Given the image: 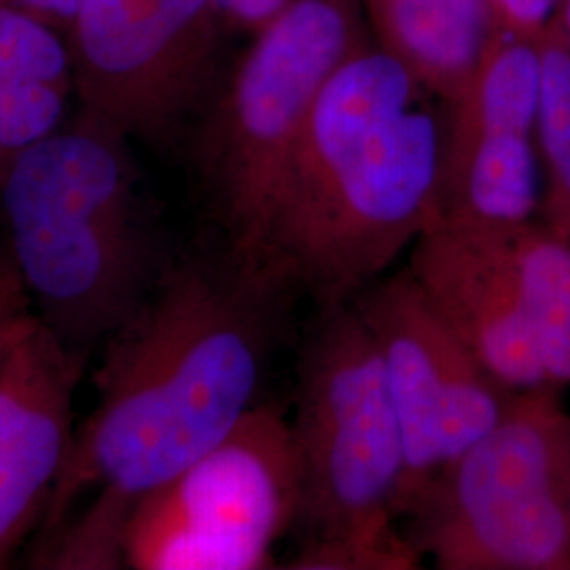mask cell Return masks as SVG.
I'll return each mask as SVG.
<instances>
[{
  "label": "cell",
  "instance_id": "cell-1",
  "mask_svg": "<svg viewBox=\"0 0 570 570\" xmlns=\"http://www.w3.org/2000/svg\"><path fill=\"white\" fill-rule=\"evenodd\" d=\"M284 292L228 254L165 266L106 341L98 404L42 520L49 569H117L125 520L256 406Z\"/></svg>",
  "mask_w": 570,
  "mask_h": 570
},
{
  "label": "cell",
  "instance_id": "cell-2",
  "mask_svg": "<svg viewBox=\"0 0 570 570\" xmlns=\"http://www.w3.org/2000/svg\"><path fill=\"white\" fill-rule=\"evenodd\" d=\"M129 142L79 112L0 165L7 254L30 308L85 357L140 311L167 266Z\"/></svg>",
  "mask_w": 570,
  "mask_h": 570
},
{
  "label": "cell",
  "instance_id": "cell-3",
  "mask_svg": "<svg viewBox=\"0 0 570 570\" xmlns=\"http://www.w3.org/2000/svg\"><path fill=\"white\" fill-rule=\"evenodd\" d=\"M289 429L308 529L289 567L416 569L423 556L397 529L404 438L381 351L351 303L320 311L298 357Z\"/></svg>",
  "mask_w": 570,
  "mask_h": 570
},
{
  "label": "cell",
  "instance_id": "cell-4",
  "mask_svg": "<svg viewBox=\"0 0 570 570\" xmlns=\"http://www.w3.org/2000/svg\"><path fill=\"white\" fill-rule=\"evenodd\" d=\"M372 41L360 0H292L252 35L207 106L199 164L226 254L256 271L266 218L306 115L327 79Z\"/></svg>",
  "mask_w": 570,
  "mask_h": 570
},
{
  "label": "cell",
  "instance_id": "cell-5",
  "mask_svg": "<svg viewBox=\"0 0 570 570\" xmlns=\"http://www.w3.org/2000/svg\"><path fill=\"white\" fill-rule=\"evenodd\" d=\"M406 537L442 570L570 569V410L515 391L494 428L421 494Z\"/></svg>",
  "mask_w": 570,
  "mask_h": 570
},
{
  "label": "cell",
  "instance_id": "cell-6",
  "mask_svg": "<svg viewBox=\"0 0 570 570\" xmlns=\"http://www.w3.org/2000/svg\"><path fill=\"white\" fill-rule=\"evenodd\" d=\"M444 125L414 104L320 199L266 237L258 273L320 311L348 305L440 218Z\"/></svg>",
  "mask_w": 570,
  "mask_h": 570
},
{
  "label": "cell",
  "instance_id": "cell-7",
  "mask_svg": "<svg viewBox=\"0 0 570 570\" xmlns=\"http://www.w3.org/2000/svg\"><path fill=\"white\" fill-rule=\"evenodd\" d=\"M303 471L289 421L252 407L225 438L129 511L122 567L263 570L301 522Z\"/></svg>",
  "mask_w": 570,
  "mask_h": 570
},
{
  "label": "cell",
  "instance_id": "cell-8",
  "mask_svg": "<svg viewBox=\"0 0 570 570\" xmlns=\"http://www.w3.org/2000/svg\"><path fill=\"white\" fill-rule=\"evenodd\" d=\"M226 30L218 0H85L66 32L81 112L167 142L216 98Z\"/></svg>",
  "mask_w": 570,
  "mask_h": 570
},
{
  "label": "cell",
  "instance_id": "cell-9",
  "mask_svg": "<svg viewBox=\"0 0 570 570\" xmlns=\"http://www.w3.org/2000/svg\"><path fill=\"white\" fill-rule=\"evenodd\" d=\"M351 305L379 345L404 438L402 520L429 484L494 428L515 391L456 336L407 266L367 285Z\"/></svg>",
  "mask_w": 570,
  "mask_h": 570
},
{
  "label": "cell",
  "instance_id": "cell-10",
  "mask_svg": "<svg viewBox=\"0 0 570 570\" xmlns=\"http://www.w3.org/2000/svg\"><path fill=\"white\" fill-rule=\"evenodd\" d=\"M541 41L494 28L444 122L440 223L508 226L541 212Z\"/></svg>",
  "mask_w": 570,
  "mask_h": 570
},
{
  "label": "cell",
  "instance_id": "cell-11",
  "mask_svg": "<svg viewBox=\"0 0 570 570\" xmlns=\"http://www.w3.org/2000/svg\"><path fill=\"white\" fill-rule=\"evenodd\" d=\"M85 360L35 315L0 364V567L42 524L60 482Z\"/></svg>",
  "mask_w": 570,
  "mask_h": 570
},
{
  "label": "cell",
  "instance_id": "cell-12",
  "mask_svg": "<svg viewBox=\"0 0 570 570\" xmlns=\"http://www.w3.org/2000/svg\"><path fill=\"white\" fill-rule=\"evenodd\" d=\"M407 271L497 381L550 387L522 289L475 226L435 223L412 245Z\"/></svg>",
  "mask_w": 570,
  "mask_h": 570
},
{
  "label": "cell",
  "instance_id": "cell-13",
  "mask_svg": "<svg viewBox=\"0 0 570 570\" xmlns=\"http://www.w3.org/2000/svg\"><path fill=\"white\" fill-rule=\"evenodd\" d=\"M423 94L406 68L376 42H366L348 56L306 115L273 197L263 245L275 228L292 223L315 204L334 178L389 122L419 104Z\"/></svg>",
  "mask_w": 570,
  "mask_h": 570
},
{
  "label": "cell",
  "instance_id": "cell-14",
  "mask_svg": "<svg viewBox=\"0 0 570 570\" xmlns=\"http://www.w3.org/2000/svg\"><path fill=\"white\" fill-rule=\"evenodd\" d=\"M372 41L429 96L450 106L465 91L497 28L487 0H360Z\"/></svg>",
  "mask_w": 570,
  "mask_h": 570
},
{
  "label": "cell",
  "instance_id": "cell-15",
  "mask_svg": "<svg viewBox=\"0 0 570 570\" xmlns=\"http://www.w3.org/2000/svg\"><path fill=\"white\" fill-rule=\"evenodd\" d=\"M72 94L66 37L0 0V165L60 129Z\"/></svg>",
  "mask_w": 570,
  "mask_h": 570
},
{
  "label": "cell",
  "instance_id": "cell-16",
  "mask_svg": "<svg viewBox=\"0 0 570 570\" xmlns=\"http://www.w3.org/2000/svg\"><path fill=\"white\" fill-rule=\"evenodd\" d=\"M475 228L494 247L522 289L550 387H570L569 242L541 218L520 225Z\"/></svg>",
  "mask_w": 570,
  "mask_h": 570
},
{
  "label": "cell",
  "instance_id": "cell-17",
  "mask_svg": "<svg viewBox=\"0 0 570 570\" xmlns=\"http://www.w3.org/2000/svg\"><path fill=\"white\" fill-rule=\"evenodd\" d=\"M541 102H539V218L570 244V41L556 20L541 39Z\"/></svg>",
  "mask_w": 570,
  "mask_h": 570
},
{
  "label": "cell",
  "instance_id": "cell-18",
  "mask_svg": "<svg viewBox=\"0 0 570 570\" xmlns=\"http://www.w3.org/2000/svg\"><path fill=\"white\" fill-rule=\"evenodd\" d=\"M497 28L539 42L558 20L560 0H487Z\"/></svg>",
  "mask_w": 570,
  "mask_h": 570
},
{
  "label": "cell",
  "instance_id": "cell-19",
  "mask_svg": "<svg viewBox=\"0 0 570 570\" xmlns=\"http://www.w3.org/2000/svg\"><path fill=\"white\" fill-rule=\"evenodd\" d=\"M228 30L256 35L275 20L292 0H218Z\"/></svg>",
  "mask_w": 570,
  "mask_h": 570
},
{
  "label": "cell",
  "instance_id": "cell-20",
  "mask_svg": "<svg viewBox=\"0 0 570 570\" xmlns=\"http://www.w3.org/2000/svg\"><path fill=\"white\" fill-rule=\"evenodd\" d=\"M32 313L28 294L13 268L9 254L0 252V326Z\"/></svg>",
  "mask_w": 570,
  "mask_h": 570
},
{
  "label": "cell",
  "instance_id": "cell-21",
  "mask_svg": "<svg viewBox=\"0 0 570 570\" xmlns=\"http://www.w3.org/2000/svg\"><path fill=\"white\" fill-rule=\"evenodd\" d=\"M4 2L53 26L60 32H68V28L72 26V21L79 16L85 4V0H4Z\"/></svg>",
  "mask_w": 570,
  "mask_h": 570
},
{
  "label": "cell",
  "instance_id": "cell-22",
  "mask_svg": "<svg viewBox=\"0 0 570 570\" xmlns=\"http://www.w3.org/2000/svg\"><path fill=\"white\" fill-rule=\"evenodd\" d=\"M32 322H35V313H28L20 320H13V322L0 326V364L7 357V353L11 351V346L16 345L26 334V330L32 326Z\"/></svg>",
  "mask_w": 570,
  "mask_h": 570
},
{
  "label": "cell",
  "instance_id": "cell-23",
  "mask_svg": "<svg viewBox=\"0 0 570 570\" xmlns=\"http://www.w3.org/2000/svg\"><path fill=\"white\" fill-rule=\"evenodd\" d=\"M558 21L564 30V35L569 37L570 41V0H560V11H558Z\"/></svg>",
  "mask_w": 570,
  "mask_h": 570
}]
</instances>
